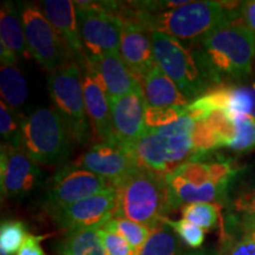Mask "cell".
<instances>
[{
  "mask_svg": "<svg viewBox=\"0 0 255 255\" xmlns=\"http://www.w3.org/2000/svg\"><path fill=\"white\" fill-rule=\"evenodd\" d=\"M241 2L188 1L161 12L141 11L129 2L119 9L121 19H129L150 33L168 34L178 40L200 41L222 25L241 18Z\"/></svg>",
  "mask_w": 255,
  "mask_h": 255,
  "instance_id": "obj_1",
  "label": "cell"
},
{
  "mask_svg": "<svg viewBox=\"0 0 255 255\" xmlns=\"http://www.w3.org/2000/svg\"><path fill=\"white\" fill-rule=\"evenodd\" d=\"M197 154L165 176L169 213L190 203L227 201L228 187L238 169L231 159Z\"/></svg>",
  "mask_w": 255,
  "mask_h": 255,
  "instance_id": "obj_2",
  "label": "cell"
},
{
  "mask_svg": "<svg viewBox=\"0 0 255 255\" xmlns=\"http://www.w3.org/2000/svg\"><path fill=\"white\" fill-rule=\"evenodd\" d=\"M197 45L216 87L226 81L240 82L252 73L255 38L241 18L215 28Z\"/></svg>",
  "mask_w": 255,
  "mask_h": 255,
  "instance_id": "obj_3",
  "label": "cell"
},
{
  "mask_svg": "<svg viewBox=\"0 0 255 255\" xmlns=\"http://www.w3.org/2000/svg\"><path fill=\"white\" fill-rule=\"evenodd\" d=\"M119 205L115 218H124L154 229L163 225L169 213L164 175L137 168L116 184Z\"/></svg>",
  "mask_w": 255,
  "mask_h": 255,
  "instance_id": "obj_4",
  "label": "cell"
},
{
  "mask_svg": "<svg viewBox=\"0 0 255 255\" xmlns=\"http://www.w3.org/2000/svg\"><path fill=\"white\" fill-rule=\"evenodd\" d=\"M155 62L191 102L216 87L197 47L190 49L168 34L151 33Z\"/></svg>",
  "mask_w": 255,
  "mask_h": 255,
  "instance_id": "obj_5",
  "label": "cell"
},
{
  "mask_svg": "<svg viewBox=\"0 0 255 255\" xmlns=\"http://www.w3.org/2000/svg\"><path fill=\"white\" fill-rule=\"evenodd\" d=\"M75 139L55 108H38L21 117V149L38 164L66 165Z\"/></svg>",
  "mask_w": 255,
  "mask_h": 255,
  "instance_id": "obj_6",
  "label": "cell"
},
{
  "mask_svg": "<svg viewBox=\"0 0 255 255\" xmlns=\"http://www.w3.org/2000/svg\"><path fill=\"white\" fill-rule=\"evenodd\" d=\"M47 87L53 108L66 123L75 142L88 143L91 138V123L85 108L83 72L79 64L70 60L51 72Z\"/></svg>",
  "mask_w": 255,
  "mask_h": 255,
  "instance_id": "obj_7",
  "label": "cell"
},
{
  "mask_svg": "<svg viewBox=\"0 0 255 255\" xmlns=\"http://www.w3.org/2000/svg\"><path fill=\"white\" fill-rule=\"evenodd\" d=\"M114 2L75 1L76 19L88 57L120 53L123 21Z\"/></svg>",
  "mask_w": 255,
  "mask_h": 255,
  "instance_id": "obj_8",
  "label": "cell"
},
{
  "mask_svg": "<svg viewBox=\"0 0 255 255\" xmlns=\"http://www.w3.org/2000/svg\"><path fill=\"white\" fill-rule=\"evenodd\" d=\"M26 38L28 55L50 73L71 60L69 51L56 28L36 5L18 6Z\"/></svg>",
  "mask_w": 255,
  "mask_h": 255,
  "instance_id": "obj_9",
  "label": "cell"
},
{
  "mask_svg": "<svg viewBox=\"0 0 255 255\" xmlns=\"http://www.w3.org/2000/svg\"><path fill=\"white\" fill-rule=\"evenodd\" d=\"M110 182L72 163L63 165L46 183L41 207L50 216L66 207L100 193Z\"/></svg>",
  "mask_w": 255,
  "mask_h": 255,
  "instance_id": "obj_10",
  "label": "cell"
},
{
  "mask_svg": "<svg viewBox=\"0 0 255 255\" xmlns=\"http://www.w3.org/2000/svg\"><path fill=\"white\" fill-rule=\"evenodd\" d=\"M119 205V189L110 184L100 193L66 207L51 215L55 225L65 233L79 229H101L115 218Z\"/></svg>",
  "mask_w": 255,
  "mask_h": 255,
  "instance_id": "obj_11",
  "label": "cell"
},
{
  "mask_svg": "<svg viewBox=\"0 0 255 255\" xmlns=\"http://www.w3.org/2000/svg\"><path fill=\"white\" fill-rule=\"evenodd\" d=\"M72 164L100 175L114 186L139 168L130 146L121 143L119 139L92 145Z\"/></svg>",
  "mask_w": 255,
  "mask_h": 255,
  "instance_id": "obj_12",
  "label": "cell"
},
{
  "mask_svg": "<svg viewBox=\"0 0 255 255\" xmlns=\"http://www.w3.org/2000/svg\"><path fill=\"white\" fill-rule=\"evenodd\" d=\"M0 165L2 197L24 199L40 183V167L21 148L1 144Z\"/></svg>",
  "mask_w": 255,
  "mask_h": 255,
  "instance_id": "obj_13",
  "label": "cell"
},
{
  "mask_svg": "<svg viewBox=\"0 0 255 255\" xmlns=\"http://www.w3.org/2000/svg\"><path fill=\"white\" fill-rule=\"evenodd\" d=\"M216 109L247 115L255 119V82L214 87L197 100L190 102L186 113L193 120H199Z\"/></svg>",
  "mask_w": 255,
  "mask_h": 255,
  "instance_id": "obj_14",
  "label": "cell"
},
{
  "mask_svg": "<svg viewBox=\"0 0 255 255\" xmlns=\"http://www.w3.org/2000/svg\"><path fill=\"white\" fill-rule=\"evenodd\" d=\"M111 120L116 138L130 145L141 138L146 131L145 97L139 87L130 94L109 98Z\"/></svg>",
  "mask_w": 255,
  "mask_h": 255,
  "instance_id": "obj_15",
  "label": "cell"
},
{
  "mask_svg": "<svg viewBox=\"0 0 255 255\" xmlns=\"http://www.w3.org/2000/svg\"><path fill=\"white\" fill-rule=\"evenodd\" d=\"M122 21L120 55L130 72L142 82L156 64L151 33L133 20L122 19Z\"/></svg>",
  "mask_w": 255,
  "mask_h": 255,
  "instance_id": "obj_16",
  "label": "cell"
},
{
  "mask_svg": "<svg viewBox=\"0 0 255 255\" xmlns=\"http://www.w3.org/2000/svg\"><path fill=\"white\" fill-rule=\"evenodd\" d=\"M39 8L58 32L73 62L78 63L79 66L87 63L88 56L79 36L75 2L70 0H45L40 2Z\"/></svg>",
  "mask_w": 255,
  "mask_h": 255,
  "instance_id": "obj_17",
  "label": "cell"
},
{
  "mask_svg": "<svg viewBox=\"0 0 255 255\" xmlns=\"http://www.w3.org/2000/svg\"><path fill=\"white\" fill-rule=\"evenodd\" d=\"M81 69L83 72L85 108L92 130L100 142L116 141L117 138L114 132L110 103L107 92L89 68L88 60L87 63L83 64Z\"/></svg>",
  "mask_w": 255,
  "mask_h": 255,
  "instance_id": "obj_18",
  "label": "cell"
},
{
  "mask_svg": "<svg viewBox=\"0 0 255 255\" xmlns=\"http://www.w3.org/2000/svg\"><path fill=\"white\" fill-rule=\"evenodd\" d=\"M89 68L107 92L108 98L121 97L142 87L124 64L120 53L101 57H88Z\"/></svg>",
  "mask_w": 255,
  "mask_h": 255,
  "instance_id": "obj_19",
  "label": "cell"
},
{
  "mask_svg": "<svg viewBox=\"0 0 255 255\" xmlns=\"http://www.w3.org/2000/svg\"><path fill=\"white\" fill-rule=\"evenodd\" d=\"M0 57L1 64H15L19 57L30 58L18 6L5 2L0 13Z\"/></svg>",
  "mask_w": 255,
  "mask_h": 255,
  "instance_id": "obj_20",
  "label": "cell"
},
{
  "mask_svg": "<svg viewBox=\"0 0 255 255\" xmlns=\"http://www.w3.org/2000/svg\"><path fill=\"white\" fill-rule=\"evenodd\" d=\"M141 84L144 92L146 107H187L190 103L189 100L177 88V85L159 68L157 63L142 79Z\"/></svg>",
  "mask_w": 255,
  "mask_h": 255,
  "instance_id": "obj_21",
  "label": "cell"
},
{
  "mask_svg": "<svg viewBox=\"0 0 255 255\" xmlns=\"http://www.w3.org/2000/svg\"><path fill=\"white\" fill-rule=\"evenodd\" d=\"M56 252L58 255H108L96 228L65 233Z\"/></svg>",
  "mask_w": 255,
  "mask_h": 255,
  "instance_id": "obj_22",
  "label": "cell"
},
{
  "mask_svg": "<svg viewBox=\"0 0 255 255\" xmlns=\"http://www.w3.org/2000/svg\"><path fill=\"white\" fill-rule=\"evenodd\" d=\"M0 94L2 102L12 110H18L28 98L26 79L15 64H1Z\"/></svg>",
  "mask_w": 255,
  "mask_h": 255,
  "instance_id": "obj_23",
  "label": "cell"
},
{
  "mask_svg": "<svg viewBox=\"0 0 255 255\" xmlns=\"http://www.w3.org/2000/svg\"><path fill=\"white\" fill-rule=\"evenodd\" d=\"M182 251L183 246L176 233L167 225H161L152 229L138 255H180Z\"/></svg>",
  "mask_w": 255,
  "mask_h": 255,
  "instance_id": "obj_24",
  "label": "cell"
},
{
  "mask_svg": "<svg viewBox=\"0 0 255 255\" xmlns=\"http://www.w3.org/2000/svg\"><path fill=\"white\" fill-rule=\"evenodd\" d=\"M108 232L119 233L130 245L133 254L138 255L150 237L152 229L124 218H114L102 227Z\"/></svg>",
  "mask_w": 255,
  "mask_h": 255,
  "instance_id": "obj_25",
  "label": "cell"
},
{
  "mask_svg": "<svg viewBox=\"0 0 255 255\" xmlns=\"http://www.w3.org/2000/svg\"><path fill=\"white\" fill-rule=\"evenodd\" d=\"M231 231L223 237L221 255H255V237L241 226L240 220L231 219Z\"/></svg>",
  "mask_w": 255,
  "mask_h": 255,
  "instance_id": "obj_26",
  "label": "cell"
},
{
  "mask_svg": "<svg viewBox=\"0 0 255 255\" xmlns=\"http://www.w3.org/2000/svg\"><path fill=\"white\" fill-rule=\"evenodd\" d=\"M221 205L212 202L190 203L181 208V215L182 219L208 231L218 226L221 216Z\"/></svg>",
  "mask_w": 255,
  "mask_h": 255,
  "instance_id": "obj_27",
  "label": "cell"
},
{
  "mask_svg": "<svg viewBox=\"0 0 255 255\" xmlns=\"http://www.w3.org/2000/svg\"><path fill=\"white\" fill-rule=\"evenodd\" d=\"M228 114L231 115L235 127V137L228 145V149L237 152L253 150L255 149V119L238 113Z\"/></svg>",
  "mask_w": 255,
  "mask_h": 255,
  "instance_id": "obj_28",
  "label": "cell"
},
{
  "mask_svg": "<svg viewBox=\"0 0 255 255\" xmlns=\"http://www.w3.org/2000/svg\"><path fill=\"white\" fill-rule=\"evenodd\" d=\"M24 222L17 220H6L0 226V251L1 255H14L27 238Z\"/></svg>",
  "mask_w": 255,
  "mask_h": 255,
  "instance_id": "obj_29",
  "label": "cell"
},
{
  "mask_svg": "<svg viewBox=\"0 0 255 255\" xmlns=\"http://www.w3.org/2000/svg\"><path fill=\"white\" fill-rule=\"evenodd\" d=\"M0 132L6 145L21 148V117L4 102H0Z\"/></svg>",
  "mask_w": 255,
  "mask_h": 255,
  "instance_id": "obj_30",
  "label": "cell"
},
{
  "mask_svg": "<svg viewBox=\"0 0 255 255\" xmlns=\"http://www.w3.org/2000/svg\"><path fill=\"white\" fill-rule=\"evenodd\" d=\"M163 225H167L178 235V238L182 239L184 244L191 248H200L202 246L206 238V231L199 226L194 225L187 220H170L165 218L163 220Z\"/></svg>",
  "mask_w": 255,
  "mask_h": 255,
  "instance_id": "obj_31",
  "label": "cell"
},
{
  "mask_svg": "<svg viewBox=\"0 0 255 255\" xmlns=\"http://www.w3.org/2000/svg\"><path fill=\"white\" fill-rule=\"evenodd\" d=\"M187 107L171 108H150L145 109V126L146 129H158L169 126L180 119L186 113Z\"/></svg>",
  "mask_w": 255,
  "mask_h": 255,
  "instance_id": "obj_32",
  "label": "cell"
},
{
  "mask_svg": "<svg viewBox=\"0 0 255 255\" xmlns=\"http://www.w3.org/2000/svg\"><path fill=\"white\" fill-rule=\"evenodd\" d=\"M98 237L108 255H135L128 241L119 233L108 232L101 228L98 229Z\"/></svg>",
  "mask_w": 255,
  "mask_h": 255,
  "instance_id": "obj_33",
  "label": "cell"
},
{
  "mask_svg": "<svg viewBox=\"0 0 255 255\" xmlns=\"http://www.w3.org/2000/svg\"><path fill=\"white\" fill-rule=\"evenodd\" d=\"M233 208L240 216L255 220V187L241 191L233 202Z\"/></svg>",
  "mask_w": 255,
  "mask_h": 255,
  "instance_id": "obj_34",
  "label": "cell"
},
{
  "mask_svg": "<svg viewBox=\"0 0 255 255\" xmlns=\"http://www.w3.org/2000/svg\"><path fill=\"white\" fill-rule=\"evenodd\" d=\"M49 238V235H32L28 234L26 240L18 251L15 255H46L43 248L40 246V242Z\"/></svg>",
  "mask_w": 255,
  "mask_h": 255,
  "instance_id": "obj_35",
  "label": "cell"
},
{
  "mask_svg": "<svg viewBox=\"0 0 255 255\" xmlns=\"http://www.w3.org/2000/svg\"><path fill=\"white\" fill-rule=\"evenodd\" d=\"M240 13L242 21L247 25L255 38V0L241 2Z\"/></svg>",
  "mask_w": 255,
  "mask_h": 255,
  "instance_id": "obj_36",
  "label": "cell"
},
{
  "mask_svg": "<svg viewBox=\"0 0 255 255\" xmlns=\"http://www.w3.org/2000/svg\"><path fill=\"white\" fill-rule=\"evenodd\" d=\"M180 255H221V253L215 248H183Z\"/></svg>",
  "mask_w": 255,
  "mask_h": 255,
  "instance_id": "obj_37",
  "label": "cell"
},
{
  "mask_svg": "<svg viewBox=\"0 0 255 255\" xmlns=\"http://www.w3.org/2000/svg\"><path fill=\"white\" fill-rule=\"evenodd\" d=\"M239 220H240L242 227L246 229V231L252 233L255 237V220L251 218H245V216H240Z\"/></svg>",
  "mask_w": 255,
  "mask_h": 255,
  "instance_id": "obj_38",
  "label": "cell"
}]
</instances>
